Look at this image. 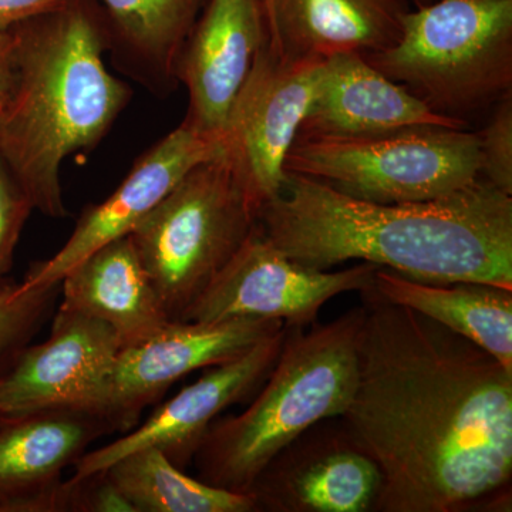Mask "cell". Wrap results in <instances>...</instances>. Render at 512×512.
<instances>
[{
	"label": "cell",
	"instance_id": "cell-1",
	"mask_svg": "<svg viewBox=\"0 0 512 512\" xmlns=\"http://www.w3.org/2000/svg\"><path fill=\"white\" fill-rule=\"evenodd\" d=\"M359 377L340 416L382 476L377 512H460L511 500L512 372L412 309L360 292Z\"/></svg>",
	"mask_w": 512,
	"mask_h": 512
},
{
	"label": "cell",
	"instance_id": "cell-2",
	"mask_svg": "<svg viewBox=\"0 0 512 512\" xmlns=\"http://www.w3.org/2000/svg\"><path fill=\"white\" fill-rule=\"evenodd\" d=\"M258 222L279 251L309 268L359 261L431 284L512 289V195L483 177L436 200L377 204L286 173Z\"/></svg>",
	"mask_w": 512,
	"mask_h": 512
},
{
	"label": "cell",
	"instance_id": "cell-3",
	"mask_svg": "<svg viewBox=\"0 0 512 512\" xmlns=\"http://www.w3.org/2000/svg\"><path fill=\"white\" fill-rule=\"evenodd\" d=\"M12 33L13 80L0 110V156L35 210L69 215L60 170L93 150L131 99L107 70L104 22L83 0L22 23Z\"/></svg>",
	"mask_w": 512,
	"mask_h": 512
},
{
	"label": "cell",
	"instance_id": "cell-4",
	"mask_svg": "<svg viewBox=\"0 0 512 512\" xmlns=\"http://www.w3.org/2000/svg\"><path fill=\"white\" fill-rule=\"evenodd\" d=\"M365 309L356 306L325 325L286 326L281 353L252 402L218 417L194 464L204 483L248 494L266 464L313 424L348 410L359 377Z\"/></svg>",
	"mask_w": 512,
	"mask_h": 512
},
{
	"label": "cell",
	"instance_id": "cell-5",
	"mask_svg": "<svg viewBox=\"0 0 512 512\" xmlns=\"http://www.w3.org/2000/svg\"><path fill=\"white\" fill-rule=\"evenodd\" d=\"M365 59L429 109L467 123L512 93V0L410 10L396 45Z\"/></svg>",
	"mask_w": 512,
	"mask_h": 512
},
{
	"label": "cell",
	"instance_id": "cell-6",
	"mask_svg": "<svg viewBox=\"0 0 512 512\" xmlns=\"http://www.w3.org/2000/svg\"><path fill=\"white\" fill-rule=\"evenodd\" d=\"M259 210L224 150L191 168L138 222L130 237L170 320L183 318L241 248Z\"/></svg>",
	"mask_w": 512,
	"mask_h": 512
},
{
	"label": "cell",
	"instance_id": "cell-7",
	"mask_svg": "<svg viewBox=\"0 0 512 512\" xmlns=\"http://www.w3.org/2000/svg\"><path fill=\"white\" fill-rule=\"evenodd\" d=\"M285 173L377 204L446 197L481 178L478 133L417 127L369 137H296Z\"/></svg>",
	"mask_w": 512,
	"mask_h": 512
},
{
	"label": "cell",
	"instance_id": "cell-8",
	"mask_svg": "<svg viewBox=\"0 0 512 512\" xmlns=\"http://www.w3.org/2000/svg\"><path fill=\"white\" fill-rule=\"evenodd\" d=\"M376 269L367 262L338 271L298 264L269 241L258 222L181 320L259 318L309 328L330 299L372 288Z\"/></svg>",
	"mask_w": 512,
	"mask_h": 512
},
{
	"label": "cell",
	"instance_id": "cell-9",
	"mask_svg": "<svg viewBox=\"0 0 512 512\" xmlns=\"http://www.w3.org/2000/svg\"><path fill=\"white\" fill-rule=\"evenodd\" d=\"M322 62L286 59L269 39L229 111L225 151L259 204L285 183V161L318 87Z\"/></svg>",
	"mask_w": 512,
	"mask_h": 512
},
{
	"label": "cell",
	"instance_id": "cell-10",
	"mask_svg": "<svg viewBox=\"0 0 512 512\" xmlns=\"http://www.w3.org/2000/svg\"><path fill=\"white\" fill-rule=\"evenodd\" d=\"M121 350L107 323L57 309L49 338L26 346L0 377V420L45 410L107 414Z\"/></svg>",
	"mask_w": 512,
	"mask_h": 512
},
{
	"label": "cell",
	"instance_id": "cell-11",
	"mask_svg": "<svg viewBox=\"0 0 512 512\" xmlns=\"http://www.w3.org/2000/svg\"><path fill=\"white\" fill-rule=\"evenodd\" d=\"M284 326L282 320L259 318L170 320L147 339L120 350L107 404L111 423L127 433L175 382L195 370L238 359Z\"/></svg>",
	"mask_w": 512,
	"mask_h": 512
},
{
	"label": "cell",
	"instance_id": "cell-12",
	"mask_svg": "<svg viewBox=\"0 0 512 512\" xmlns=\"http://www.w3.org/2000/svg\"><path fill=\"white\" fill-rule=\"evenodd\" d=\"M285 333L286 326L238 359L205 369L197 382L158 406L126 436L87 451L74 464L73 477L92 476L121 457L147 447L157 448L175 467L187 470L211 424L228 407L252 399L264 384L281 353Z\"/></svg>",
	"mask_w": 512,
	"mask_h": 512
},
{
	"label": "cell",
	"instance_id": "cell-13",
	"mask_svg": "<svg viewBox=\"0 0 512 512\" xmlns=\"http://www.w3.org/2000/svg\"><path fill=\"white\" fill-rule=\"evenodd\" d=\"M382 485L375 461L352 440L340 417L303 431L264 467L249 488L258 511H373Z\"/></svg>",
	"mask_w": 512,
	"mask_h": 512
},
{
	"label": "cell",
	"instance_id": "cell-14",
	"mask_svg": "<svg viewBox=\"0 0 512 512\" xmlns=\"http://www.w3.org/2000/svg\"><path fill=\"white\" fill-rule=\"evenodd\" d=\"M224 150V133H204L183 121L138 158L106 201L87 207L66 244L52 258L30 266L23 281L30 286L60 284L77 262L130 234L191 168Z\"/></svg>",
	"mask_w": 512,
	"mask_h": 512
},
{
	"label": "cell",
	"instance_id": "cell-15",
	"mask_svg": "<svg viewBox=\"0 0 512 512\" xmlns=\"http://www.w3.org/2000/svg\"><path fill=\"white\" fill-rule=\"evenodd\" d=\"M114 431L109 417L84 410L0 420V512H76L79 480L63 473Z\"/></svg>",
	"mask_w": 512,
	"mask_h": 512
},
{
	"label": "cell",
	"instance_id": "cell-16",
	"mask_svg": "<svg viewBox=\"0 0 512 512\" xmlns=\"http://www.w3.org/2000/svg\"><path fill=\"white\" fill-rule=\"evenodd\" d=\"M268 39L262 0H207L177 64L178 83L190 96L185 123L224 133L232 104Z\"/></svg>",
	"mask_w": 512,
	"mask_h": 512
},
{
	"label": "cell",
	"instance_id": "cell-17",
	"mask_svg": "<svg viewBox=\"0 0 512 512\" xmlns=\"http://www.w3.org/2000/svg\"><path fill=\"white\" fill-rule=\"evenodd\" d=\"M417 127L468 128V123L429 109L365 57L338 55L322 62L298 137H369Z\"/></svg>",
	"mask_w": 512,
	"mask_h": 512
},
{
	"label": "cell",
	"instance_id": "cell-18",
	"mask_svg": "<svg viewBox=\"0 0 512 512\" xmlns=\"http://www.w3.org/2000/svg\"><path fill=\"white\" fill-rule=\"evenodd\" d=\"M409 0H272L269 42L286 59L323 62L396 45Z\"/></svg>",
	"mask_w": 512,
	"mask_h": 512
},
{
	"label": "cell",
	"instance_id": "cell-19",
	"mask_svg": "<svg viewBox=\"0 0 512 512\" xmlns=\"http://www.w3.org/2000/svg\"><path fill=\"white\" fill-rule=\"evenodd\" d=\"M64 311L107 323L121 349L136 345L170 322L130 234L77 262L60 281Z\"/></svg>",
	"mask_w": 512,
	"mask_h": 512
},
{
	"label": "cell",
	"instance_id": "cell-20",
	"mask_svg": "<svg viewBox=\"0 0 512 512\" xmlns=\"http://www.w3.org/2000/svg\"><path fill=\"white\" fill-rule=\"evenodd\" d=\"M107 45L124 73L165 96L178 84L177 64L207 0H100Z\"/></svg>",
	"mask_w": 512,
	"mask_h": 512
},
{
	"label": "cell",
	"instance_id": "cell-21",
	"mask_svg": "<svg viewBox=\"0 0 512 512\" xmlns=\"http://www.w3.org/2000/svg\"><path fill=\"white\" fill-rule=\"evenodd\" d=\"M373 288L384 301L476 343L512 372V289L480 282L431 284L384 268L376 269Z\"/></svg>",
	"mask_w": 512,
	"mask_h": 512
},
{
	"label": "cell",
	"instance_id": "cell-22",
	"mask_svg": "<svg viewBox=\"0 0 512 512\" xmlns=\"http://www.w3.org/2000/svg\"><path fill=\"white\" fill-rule=\"evenodd\" d=\"M136 512H255L254 498L192 478L160 450L141 448L106 470Z\"/></svg>",
	"mask_w": 512,
	"mask_h": 512
},
{
	"label": "cell",
	"instance_id": "cell-23",
	"mask_svg": "<svg viewBox=\"0 0 512 512\" xmlns=\"http://www.w3.org/2000/svg\"><path fill=\"white\" fill-rule=\"evenodd\" d=\"M59 293L60 284L0 281V377L42 329Z\"/></svg>",
	"mask_w": 512,
	"mask_h": 512
},
{
	"label": "cell",
	"instance_id": "cell-24",
	"mask_svg": "<svg viewBox=\"0 0 512 512\" xmlns=\"http://www.w3.org/2000/svg\"><path fill=\"white\" fill-rule=\"evenodd\" d=\"M481 177L512 195V93L493 106L490 120L478 131Z\"/></svg>",
	"mask_w": 512,
	"mask_h": 512
},
{
	"label": "cell",
	"instance_id": "cell-25",
	"mask_svg": "<svg viewBox=\"0 0 512 512\" xmlns=\"http://www.w3.org/2000/svg\"><path fill=\"white\" fill-rule=\"evenodd\" d=\"M33 210L28 194L0 156V281L12 269L20 235Z\"/></svg>",
	"mask_w": 512,
	"mask_h": 512
},
{
	"label": "cell",
	"instance_id": "cell-26",
	"mask_svg": "<svg viewBox=\"0 0 512 512\" xmlns=\"http://www.w3.org/2000/svg\"><path fill=\"white\" fill-rule=\"evenodd\" d=\"M74 478V477H73ZM79 480L76 512H136L106 471Z\"/></svg>",
	"mask_w": 512,
	"mask_h": 512
},
{
	"label": "cell",
	"instance_id": "cell-27",
	"mask_svg": "<svg viewBox=\"0 0 512 512\" xmlns=\"http://www.w3.org/2000/svg\"><path fill=\"white\" fill-rule=\"evenodd\" d=\"M70 2L72 0H0V33L55 12Z\"/></svg>",
	"mask_w": 512,
	"mask_h": 512
},
{
	"label": "cell",
	"instance_id": "cell-28",
	"mask_svg": "<svg viewBox=\"0 0 512 512\" xmlns=\"http://www.w3.org/2000/svg\"><path fill=\"white\" fill-rule=\"evenodd\" d=\"M12 33H0V110L9 99L13 80Z\"/></svg>",
	"mask_w": 512,
	"mask_h": 512
},
{
	"label": "cell",
	"instance_id": "cell-29",
	"mask_svg": "<svg viewBox=\"0 0 512 512\" xmlns=\"http://www.w3.org/2000/svg\"><path fill=\"white\" fill-rule=\"evenodd\" d=\"M433 2H437V0H409V3H413L416 8H423Z\"/></svg>",
	"mask_w": 512,
	"mask_h": 512
},
{
	"label": "cell",
	"instance_id": "cell-30",
	"mask_svg": "<svg viewBox=\"0 0 512 512\" xmlns=\"http://www.w3.org/2000/svg\"><path fill=\"white\" fill-rule=\"evenodd\" d=\"M262 2H264L266 19H268V22H269V15H271V8H272V0H262Z\"/></svg>",
	"mask_w": 512,
	"mask_h": 512
}]
</instances>
